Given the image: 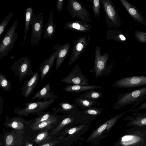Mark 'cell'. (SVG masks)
I'll list each match as a JSON object with an SVG mask.
<instances>
[{
    "mask_svg": "<svg viewBox=\"0 0 146 146\" xmlns=\"http://www.w3.org/2000/svg\"><path fill=\"white\" fill-rule=\"evenodd\" d=\"M55 101L54 100H49L47 101L25 102V108H17L14 110V112L19 116H27L29 114L39 116L42 115L43 113V111L47 110Z\"/></svg>",
    "mask_w": 146,
    "mask_h": 146,
    "instance_id": "obj_3",
    "label": "cell"
},
{
    "mask_svg": "<svg viewBox=\"0 0 146 146\" xmlns=\"http://www.w3.org/2000/svg\"><path fill=\"white\" fill-rule=\"evenodd\" d=\"M60 107L53 109L54 113L65 112L68 113L72 111H77V105L75 104H71L67 102H62L59 104Z\"/></svg>",
    "mask_w": 146,
    "mask_h": 146,
    "instance_id": "obj_25",
    "label": "cell"
},
{
    "mask_svg": "<svg viewBox=\"0 0 146 146\" xmlns=\"http://www.w3.org/2000/svg\"><path fill=\"white\" fill-rule=\"evenodd\" d=\"M34 14L33 8L31 7H29L27 8L25 13V33L23 40L21 43L22 45L26 40L27 34L29 30L32 18Z\"/></svg>",
    "mask_w": 146,
    "mask_h": 146,
    "instance_id": "obj_29",
    "label": "cell"
},
{
    "mask_svg": "<svg viewBox=\"0 0 146 146\" xmlns=\"http://www.w3.org/2000/svg\"><path fill=\"white\" fill-rule=\"evenodd\" d=\"M59 117V116L58 115L41 123L31 128L34 131L49 129L52 127V125L56 124Z\"/></svg>",
    "mask_w": 146,
    "mask_h": 146,
    "instance_id": "obj_26",
    "label": "cell"
},
{
    "mask_svg": "<svg viewBox=\"0 0 146 146\" xmlns=\"http://www.w3.org/2000/svg\"><path fill=\"white\" fill-rule=\"evenodd\" d=\"M13 15V14L11 12H10L6 16L5 19L0 23V38L4 32L7 26L12 17Z\"/></svg>",
    "mask_w": 146,
    "mask_h": 146,
    "instance_id": "obj_37",
    "label": "cell"
},
{
    "mask_svg": "<svg viewBox=\"0 0 146 146\" xmlns=\"http://www.w3.org/2000/svg\"><path fill=\"white\" fill-rule=\"evenodd\" d=\"M84 125H82L77 127H74L70 129L66 132V133H67L70 135H72L82 129Z\"/></svg>",
    "mask_w": 146,
    "mask_h": 146,
    "instance_id": "obj_40",
    "label": "cell"
},
{
    "mask_svg": "<svg viewBox=\"0 0 146 146\" xmlns=\"http://www.w3.org/2000/svg\"><path fill=\"white\" fill-rule=\"evenodd\" d=\"M53 53L48 58L45 59L40 64L39 70L41 72L40 81H42L46 76L49 72L53 65L55 59L57 58V52L55 49Z\"/></svg>",
    "mask_w": 146,
    "mask_h": 146,
    "instance_id": "obj_17",
    "label": "cell"
},
{
    "mask_svg": "<svg viewBox=\"0 0 146 146\" xmlns=\"http://www.w3.org/2000/svg\"><path fill=\"white\" fill-rule=\"evenodd\" d=\"M57 98V96L51 91L50 84L47 83L35 94L32 99L38 98L39 100L43 99V101H47L49 100H55Z\"/></svg>",
    "mask_w": 146,
    "mask_h": 146,
    "instance_id": "obj_20",
    "label": "cell"
},
{
    "mask_svg": "<svg viewBox=\"0 0 146 146\" xmlns=\"http://www.w3.org/2000/svg\"><path fill=\"white\" fill-rule=\"evenodd\" d=\"M61 81L71 85L89 86L88 80L82 73L78 64L74 67L70 73Z\"/></svg>",
    "mask_w": 146,
    "mask_h": 146,
    "instance_id": "obj_10",
    "label": "cell"
},
{
    "mask_svg": "<svg viewBox=\"0 0 146 146\" xmlns=\"http://www.w3.org/2000/svg\"><path fill=\"white\" fill-rule=\"evenodd\" d=\"M32 120H27L23 117H9L6 116L3 125L7 128H10L15 130L25 131Z\"/></svg>",
    "mask_w": 146,
    "mask_h": 146,
    "instance_id": "obj_11",
    "label": "cell"
},
{
    "mask_svg": "<svg viewBox=\"0 0 146 146\" xmlns=\"http://www.w3.org/2000/svg\"><path fill=\"white\" fill-rule=\"evenodd\" d=\"M73 120L74 118L70 116L64 118L59 124L52 130L51 133V135L56 134L65 126L73 121Z\"/></svg>",
    "mask_w": 146,
    "mask_h": 146,
    "instance_id": "obj_34",
    "label": "cell"
},
{
    "mask_svg": "<svg viewBox=\"0 0 146 146\" xmlns=\"http://www.w3.org/2000/svg\"><path fill=\"white\" fill-rule=\"evenodd\" d=\"M132 109L131 108L129 110L117 114L107 121L93 132L89 137L88 139H93L100 136L105 130H108L112 127L119 119Z\"/></svg>",
    "mask_w": 146,
    "mask_h": 146,
    "instance_id": "obj_14",
    "label": "cell"
},
{
    "mask_svg": "<svg viewBox=\"0 0 146 146\" xmlns=\"http://www.w3.org/2000/svg\"><path fill=\"white\" fill-rule=\"evenodd\" d=\"M39 79V73L37 71L31 76L30 79L27 81L20 88V90L22 92L21 96L26 98L33 94Z\"/></svg>",
    "mask_w": 146,
    "mask_h": 146,
    "instance_id": "obj_16",
    "label": "cell"
},
{
    "mask_svg": "<svg viewBox=\"0 0 146 146\" xmlns=\"http://www.w3.org/2000/svg\"><path fill=\"white\" fill-rule=\"evenodd\" d=\"M53 13L52 11L50 12L47 20L44 30V34L43 38V39L51 38L55 32L56 25L53 23Z\"/></svg>",
    "mask_w": 146,
    "mask_h": 146,
    "instance_id": "obj_23",
    "label": "cell"
},
{
    "mask_svg": "<svg viewBox=\"0 0 146 146\" xmlns=\"http://www.w3.org/2000/svg\"><path fill=\"white\" fill-rule=\"evenodd\" d=\"M74 100L78 106L83 110L92 107L94 105L101 102V101L85 99L79 97L76 98Z\"/></svg>",
    "mask_w": 146,
    "mask_h": 146,
    "instance_id": "obj_27",
    "label": "cell"
},
{
    "mask_svg": "<svg viewBox=\"0 0 146 146\" xmlns=\"http://www.w3.org/2000/svg\"><path fill=\"white\" fill-rule=\"evenodd\" d=\"M58 116V115H56L55 113H51L49 111H47L43 113L41 115L37 117L34 119V121L30 126V127L32 128L36 126L41 123Z\"/></svg>",
    "mask_w": 146,
    "mask_h": 146,
    "instance_id": "obj_30",
    "label": "cell"
},
{
    "mask_svg": "<svg viewBox=\"0 0 146 146\" xmlns=\"http://www.w3.org/2000/svg\"><path fill=\"white\" fill-rule=\"evenodd\" d=\"M25 131H19L12 129L3 132V140L5 146H22L25 138L23 134Z\"/></svg>",
    "mask_w": 146,
    "mask_h": 146,
    "instance_id": "obj_12",
    "label": "cell"
},
{
    "mask_svg": "<svg viewBox=\"0 0 146 146\" xmlns=\"http://www.w3.org/2000/svg\"><path fill=\"white\" fill-rule=\"evenodd\" d=\"M146 98V86L138 89L118 95L117 100L113 105L114 110H120L127 105H132V108L137 107Z\"/></svg>",
    "mask_w": 146,
    "mask_h": 146,
    "instance_id": "obj_1",
    "label": "cell"
},
{
    "mask_svg": "<svg viewBox=\"0 0 146 146\" xmlns=\"http://www.w3.org/2000/svg\"><path fill=\"white\" fill-rule=\"evenodd\" d=\"M4 101L2 97L0 96V115L3 111V108L4 104Z\"/></svg>",
    "mask_w": 146,
    "mask_h": 146,
    "instance_id": "obj_43",
    "label": "cell"
},
{
    "mask_svg": "<svg viewBox=\"0 0 146 146\" xmlns=\"http://www.w3.org/2000/svg\"><path fill=\"white\" fill-rule=\"evenodd\" d=\"M58 142V141L57 139H55L46 142L44 143L39 145L38 146H55Z\"/></svg>",
    "mask_w": 146,
    "mask_h": 146,
    "instance_id": "obj_39",
    "label": "cell"
},
{
    "mask_svg": "<svg viewBox=\"0 0 146 146\" xmlns=\"http://www.w3.org/2000/svg\"><path fill=\"white\" fill-rule=\"evenodd\" d=\"M107 39L113 40L116 41H125L126 38L124 35L119 30L114 31L113 29H108L106 33Z\"/></svg>",
    "mask_w": 146,
    "mask_h": 146,
    "instance_id": "obj_28",
    "label": "cell"
},
{
    "mask_svg": "<svg viewBox=\"0 0 146 146\" xmlns=\"http://www.w3.org/2000/svg\"><path fill=\"white\" fill-rule=\"evenodd\" d=\"M92 27L90 24L76 20L74 21L67 22L64 25V28L66 30L80 32H90Z\"/></svg>",
    "mask_w": 146,
    "mask_h": 146,
    "instance_id": "obj_15",
    "label": "cell"
},
{
    "mask_svg": "<svg viewBox=\"0 0 146 146\" xmlns=\"http://www.w3.org/2000/svg\"><path fill=\"white\" fill-rule=\"evenodd\" d=\"M135 36L137 39L140 42H146V33L142 32H137L136 33Z\"/></svg>",
    "mask_w": 146,
    "mask_h": 146,
    "instance_id": "obj_38",
    "label": "cell"
},
{
    "mask_svg": "<svg viewBox=\"0 0 146 146\" xmlns=\"http://www.w3.org/2000/svg\"><path fill=\"white\" fill-rule=\"evenodd\" d=\"M102 96V94L100 91L93 90L86 92L80 95L79 97L95 101L99 100Z\"/></svg>",
    "mask_w": 146,
    "mask_h": 146,
    "instance_id": "obj_32",
    "label": "cell"
},
{
    "mask_svg": "<svg viewBox=\"0 0 146 146\" xmlns=\"http://www.w3.org/2000/svg\"><path fill=\"white\" fill-rule=\"evenodd\" d=\"M0 87L4 91L7 92H9L12 88L10 81L1 72L0 73Z\"/></svg>",
    "mask_w": 146,
    "mask_h": 146,
    "instance_id": "obj_33",
    "label": "cell"
},
{
    "mask_svg": "<svg viewBox=\"0 0 146 146\" xmlns=\"http://www.w3.org/2000/svg\"><path fill=\"white\" fill-rule=\"evenodd\" d=\"M52 137L49 135L47 131H44L38 133L36 134L33 141L39 145L51 140Z\"/></svg>",
    "mask_w": 146,
    "mask_h": 146,
    "instance_id": "obj_31",
    "label": "cell"
},
{
    "mask_svg": "<svg viewBox=\"0 0 146 146\" xmlns=\"http://www.w3.org/2000/svg\"><path fill=\"white\" fill-rule=\"evenodd\" d=\"M104 9L107 25L109 29L117 27L121 24L120 17L115 5L111 0H100Z\"/></svg>",
    "mask_w": 146,
    "mask_h": 146,
    "instance_id": "obj_5",
    "label": "cell"
},
{
    "mask_svg": "<svg viewBox=\"0 0 146 146\" xmlns=\"http://www.w3.org/2000/svg\"><path fill=\"white\" fill-rule=\"evenodd\" d=\"M103 111L102 108L91 107L83 110L82 113L88 115L96 116L100 114Z\"/></svg>",
    "mask_w": 146,
    "mask_h": 146,
    "instance_id": "obj_35",
    "label": "cell"
},
{
    "mask_svg": "<svg viewBox=\"0 0 146 146\" xmlns=\"http://www.w3.org/2000/svg\"><path fill=\"white\" fill-rule=\"evenodd\" d=\"M101 50L100 47L98 46H96L94 63L92 70V72L95 74V79L101 77L104 75L106 76L109 75L111 71L114 64V61L113 60L108 65L107 62L109 54L108 52H106L102 55Z\"/></svg>",
    "mask_w": 146,
    "mask_h": 146,
    "instance_id": "obj_2",
    "label": "cell"
},
{
    "mask_svg": "<svg viewBox=\"0 0 146 146\" xmlns=\"http://www.w3.org/2000/svg\"><path fill=\"white\" fill-rule=\"evenodd\" d=\"M102 86L95 85L84 86L79 85H66L63 90L66 92L72 93H79L82 92L99 89Z\"/></svg>",
    "mask_w": 146,
    "mask_h": 146,
    "instance_id": "obj_22",
    "label": "cell"
},
{
    "mask_svg": "<svg viewBox=\"0 0 146 146\" xmlns=\"http://www.w3.org/2000/svg\"><path fill=\"white\" fill-rule=\"evenodd\" d=\"M64 0H57L56 6L58 12H61L63 7Z\"/></svg>",
    "mask_w": 146,
    "mask_h": 146,
    "instance_id": "obj_41",
    "label": "cell"
},
{
    "mask_svg": "<svg viewBox=\"0 0 146 146\" xmlns=\"http://www.w3.org/2000/svg\"><path fill=\"white\" fill-rule=\"evenodd\" d=\"M120 1L133 19L140 23L145 25V18L136 8L125 0Z\"/></svg>",
    "mask_w": 146,
    "mask_h": 146,
    "instance_id": "obj_19",
    "label": "cell"
},
{
    "mask_svg": "<svg viewBox=\"0 0 146 146\" xmlns=\"http://www.w3.org/2000/svg\"><path fill=\"white\" fill-rule=\"evenodd\" d=\"M134 117L127 116L124 119L129 120V124L138 126L146 125V113H139L133 114Z\"/></svg>",
    "mask_w": 146,
    "mask_h": 146,
    "instance_id": "obj_24",
    "label": "cell"
},
{
    "mask_svg": "<svg viewBox=\"0 0 146 146\" xmlns=\"http://www.w3.org/2000/svg\"><path fill=\"white\" fill-rule=\"evenodd\" d=\"M44 18L42 13L38 14L36 17L33 14L31 22L32 25L31 36V44L35 48L41 41L42 33Z\"/></svg>",
    "mask_w": 146,
    "mask_h": 146,
    "instance_id": "obj_9",
    "label": "cell"
},
{
    "mask_svg": "<svg viewBox=\"0 0 146 146\" xmlns=\"http://www.w3.org/2000/svg\"><path fill=\"white\" fill-rule=\"evenodd\" d=\"M145 109H146V101L141 104L139 106H137L136 108L133 109L132 111H136L138 110H144Z\"/></svg>",
    "mask_w": 146,
    "mask_h": 146,
    "instance_id": "obj_42",
    "label": "cell"
},
{
    "mask_svg": "<svg viewBox=\"0 0 146 146\" xmlns=\"http://www.w3.org/2000/svg\"><path fill=\"white\" fill-rule=\"evenodd\" d=\"M91 2L92 6L93 11L96 20L100 18V0H88Z\"/></svg>",
    "mask_w": 146,
    "mask_h": 146,
    "instance_id": "obj_36",
    "label": "cell"
},
{
    "mask_svg": "<svg viewBox=\"0 0 146 146\" xmlns=\"http://www.w3.org/2000/svg\"><path fill=\"white\" fill-rule=\"evenodd\" d=\"M144 141L141 136L137 135H128L123 136L120 141V144L122 146H135Z\"/></svg>",
    "mask_w": 146,
    "mask_h": 146,
    "instance_id": "obj_21",
    "label": "cell"
},
{
    "mask_svg": "<svg viewBox=\"0 0 146 146\" xmlns=\"http://www.w3.org/2000/svg\"><path fill=\"white\" fill-rule=\"evenodd\" d=\"M25 146H33V145L31 142L27 141L25 142Z\"/></svg>",
    "mask_w": 146,
    "mask_h": 146,
    "instance_id": "obj_44",
    "label": "cell"
},
{
    "mask_svg": "<svg viewBox=\"0 0 146 146\" xmlns=\"http://www.w3.org/2000/svg\"><path fill=\"white\" fill-rule=\"evenodd\" d=\"M31 62L27 57H21L16 60L12 65L10 70L17 76L19 81H22L27 76L33 74L31 70Z\"/></svg>",
    "mask_w": 146,
    "mask_h": 146,
    "instance_id": "obj_6",
    "label": "cell"
},
{
    "mask_svg": "<svg viewBox=\"0 0 146 146\" xmlns=\"http://www.w3.org/2000/svg\"><path fill=\"white\" fill-rule=\"evenodd\" d=\"M70 45L69 43L60 45L58 44L53 45L52 48L56 49L57 52V56L56 63V69L57 70L67 56L69 51Z\"/></svg>",
    "mask_w": 146,
    "mask_h": 146,
    "instance_id": "obj_18",
    "label": "cell"
},
{
    "mask_svg": "<svg viewBox=\"0 0 146 146\" xmlns=\"http://www.w3.org/2000/svg\"><path fill=\"white\" fill-rule=\"evenodd\" d=\"M87 45L86 35L80 37L75 41L72 51L68 63L69 66L71 65L80 58Z\"/></svg>",
    "mask_w": 146,
    "mask_h": 146,
    "instance_id": "obj_13",
    "label": "cell"
},
{
    "mask_svg": "<svg viewBox=\"0 0 146 146\" xmlns=\"http://www.w3.org/2000/svg\"><path fill=\"white\" fill-rule=\"evenodd\" d=\"M66 9L72 18H78L85 22L91 21L89 11L76 0H68Z\"/></svg>",
    "mask_w": 146,
    "mask_h": 146,
    "instance_id": "obj_7",
    "label": "cell"
},
{
    "mask_svg": "<svg viewBox=\"0 0 146 146\" xmlns=\"http://www.w3.org/2000/svg\"><path fill=\"white\" fill-rule=\"evenodd\" d=\"M18 21L16 19L8 30L0 43V59L6 56L13 48L18 37L16 31Z\"/></svg>",
    "mask_w": 146,
    "mask_h": 146,
    "instance_id": "obj_4",
    "label": "cell"
},
{
    "mask_svg": "<svg viewBox=\"0 0 146 146\" xmlns=\"http://www.w3.org/2000/svg\"><path fill=\"white\" fill-rule=\"evenodd\" d=\"M146 86V76H134L118 80L113 86L120 88H129Z\"/></svg>",
    "mask_w": 146,
    "mask_h": 146,
    "instance_id": "obj_8",
    "label": "cell"
}]
</instances>
